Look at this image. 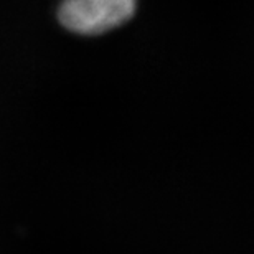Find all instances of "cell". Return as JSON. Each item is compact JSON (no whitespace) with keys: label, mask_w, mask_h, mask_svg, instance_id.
<instances>
[{"label":"cell","mask_w":254,"mask_h":254,"mask_svg":"<svg viewBox=\"0 0 254 254\" xmlns=\"http://www.w3.org/2000/svg\"><path fill=\"white\" fill-rule=\"evenodd\" d=\"M135 0H62L58 22L76 35H101L127 22Z\"/></svg>","instance_id":"1"}]
</instances>
